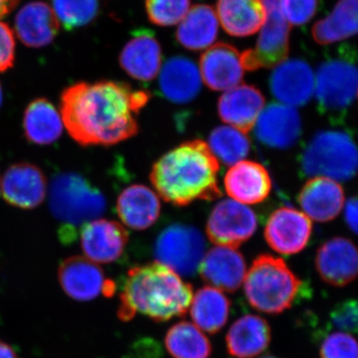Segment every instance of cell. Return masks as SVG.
I'll return each instance as SVG.
<instances>
[{
    "mask_svg": "<svg viewBox=\"0 0 358 358\" xmlns=\"http://www.w3.org/2000/svg\"><path fill=\"white\" fill-rule=\"evenodd\" d=\"M150 94L122 82H79L63 91L64 129L82 147H112L138 133L136 119Z\"/></svg>",
    "mask_w": 358,
    "mask_h": 358,
    "instance_id": "6da1fadb",
    "label": "cell"
},
{
    "mask_svg": "<svg viewBox=\"0 0 358 358\" xmlns=\"http://www.w3.org/2000/svg\"><path fill=\"white\" fill-rule=\"evenodd\" d=\"M220 164L205 141H185L166 152L152 166L150 181L164 201L186 206L221 196Z\"/></svg>",
    "mask_w": 358,
    "mask_h": 358,
    "instance_id": "7a4b0ae2",
    "label": "cell"
},
{
    "mask_svg": "<svg viewBox=\"0 0 358 358\" xmlns=\"http://www.w3.org/2000/svg\"><path fill=\"white\" fill-rule=\"evenodd\" d=\"M192 286L159 262L131 268L121 293L120 320L143 315L155 322L182 317L189 310Z\"/></svg>",
    "mask_w": 358,
    "mask_h": 358,
    "instance_id": "3957f363",
    "label": "cell"
},
{
    "mask_svg": "<svg viewBox=\"0 0 358 358\" xmlns=\"http://www.w3.org/2000/svg\"><path fill=\"white\" fill-rule=\"evenodd\" d=\"M243 284L250 305L259 312L271 315L289 310L303 286L282 259L267 254L254 260Z\"/></svg>",
    "mask_w": 358,
    "mask_h": 358,
    "instance_id": "277c9868",
    "label": "cell"
},
{
    "mask_svg": "<svg viewBox=\"0 0 358 358\" xmlns=\"http://www.w3.org/2000/svg\"><path fill=\"white\" fill-rule=\"evenodd\" d=\"M355 49L341 47L336 56L320 64L315 77L317 109L333 124H343L357 99V69Z\"/></svg>",
    "mask_w": 358,
    "mask_h": 358,
    "instance_id": "5b68a950",
    "label": "cell"
},
{
    "mask_svg": "<svg viewBox=\"0 0 358 358\" xmlns=\"http://www.w3.org/2000/svg\"><path fill=\"white\" fill-rule=\"evenodd\" d=\"M301 173L322 176L334 181H348L357 171V150L350 134L343 131H320L315 134L300 157Z\"/></svg>",
    "mask_w": 358,
    "mask_h": 358,
    "instance_id": "8992f818",
    "label": "cell"
},
{
    "mask_svg": "<svg viewBox=\"0 0 358 358\" xmlns=\"http://www.w3.org/2000/svg\"><path fill=\"white\" fill-rule=\"evenodd\" d=\"M49 204L56 219L72 230L100 217L107 207L103 193L76 173L54 178L49 188Z\"/></svg>",
    "mask_w": 358,
    "mask_h": 358,
    "instance_id": "52a82bcc",
    "label": "cell"
},
{
    "mask_svg": "<svg viewBox=\"0 0 358 358\" xmlns=\"http://www.w3.org/2000/svg\"><path fill=\"white\" fill-rule=\"evenodd\" d=\"M205 250L206 242L197 228L178 223L160 233L154 253L157 262L179 275L189 277L199 270Z\"/></svg>",
    "mask_w": 358,
    "mask_h": 358,
    "instance_id": "ba28073f",
    "label": "cell"
},
{
    "mask_svg": "<svg viewBox=\"0 0 358 358\" xmlns=\"http://www.w3.org/2000/svg\"><path fill=\"white\" fill-rule=\"evenodd\" d=\"M266 17L255 48L241 54L244 70L255 71L281 64L289 53L291 25L282 15L279 0H262Z\"/></svg>",
    "mask_w": 358,
    "mask_h": 358,
    "instance_id": "9c48e42d",
    "label": "cell"
},
{
    "mask_svg": "<svg viewBox=\"0 0 358 358\" xmlns=\"http://www.w3.org/2000/svg\"><path fill=\"white\" fill-rule=\"evenodd\" d=\"M258 227L255 212L233 199L219 202L206 225V234L217 246L237 249L253 236Z\"/></svg>",
    "mask_w": 358,
    "mask_h": 358,
    "instance_id": "30bf717a",
    "label": "cell"
},
{
    "mask_svg": "<svg viewBox=\"0 0 358 358\" xmlns=\"http://www.w3.org/2000/svg\"><path fill=\"white\" fill-rule=\"evenodd\" d=\"M58 279L66 294L79 301H92L100 294L110 296L117 289L98 264L86 257H70L63 261L59 267Z\"/></svg>",
    "mask_w": 358,
    "mask_h": 358,
    "instance_id": "8fae6325",
    "label": "cell"
},
{
    "mask_svg": "<svg viewBox=\"0 0 358 358\" xmlns=\"http://www.w3.org/2000/svg\"><path fill=\"white\" fill-rule=\"evenodd\" d=\"M312 233V220L305 213L291 207H282L271 214L264 234L275 252L292 256L308 246Z\"/></svg>",
    "mask_w": 358,
    "mask_h": 358,
    "instance_id": "7c38bea8",
    "label": "cell"
},
{
    "mask_svg": "<svg viewBox=\"0 0 358 358\" xmlns=\"http://www.w3.org/2000/svg\"><path fill=\"white\" fill-rule=\"evenodd\" d=\"M47 179L38 166L20 162L9 166L0 179V192L7 203L21 209H34L46 199Z\"/></svg>",
    "mask_w": 358,
    "mask_h": 358,
    "instance_id": "4fadbf2b",
    "label": "cell"
},
{
    "mask_svg": "<svg viewBox=\"0 0 358 358\" xmlns=\"http://www.w3.org/2000/svg\"><path fill=\"white\" fill-rule=\"evenodd\" d=\"M80 242L87 259L96 264L115 262L124 253L129 234L121 223L96 218L84 224Z\"/></svg>",
    "mask_w": 358,
    "mask_h": 358,
    "instance_id": "5bb4252c",
    "label": "cell"
},
{
    "mask_svg": "<svg viewBox=\"0 0 358 358\" xmlns=\"http://www.w3.org/2000/svg\"><path fill=\"white\" fill-rule=\"evenodd\" d=\"M315 74L301 59H289L275 66L270 77V90L278 102L296 108L310 102L315 94Z\"/></svg>",
    "mask_w": 358,
    "mask_h": 358,
    "instance_id": "9a60e30c",
    "label": "cell"
},
{
    "mask_svg": "<svg viewBox=\"0 0 358 358\" xmlns=\"http://www.w3.org/2000/svg\"><path fill=\"white\" fill-rule=\"evenodd\" d=\"M254 128L256 138L263 145L275 150H287L300 138L301 120L296 108L272 103L264 108Z\"/></svg>",
    "mask_w": 358,
    "mask_h": 358,
    "instance_id": "2e32d148",
    "label": "cell"
},
{
    "mask_svg": "<svg viewBox=\"0 0 358 358\" xmlns=\"http://www.w3.org/2000/svg\"><path fill=\"white\" fill-rule=\"evenodd\" d=\"M315 267L327 284L345 287L355 281L357 275V247L346 238H333L317 250Z\"/></svg>",
    "mask_w": 358,
    "mask_h": 358,
    "instance_id": "e0dca14e",
    "label": "cell"
},
{
    "mask_svg": "<svg viewBox=\"0 0 358 358\" xmlns=\"http://www.w3.org/2000/svg\"><path fill=\"white\" fill-rule=\"evenodd\" d=\"M202 81L214 91H227L238 86L243 79L241 54L229 44L210 47L200 59Z\"/></svg>",
    "mask_w": 358,
    "mask_h": 358,
    "instance_id": "ac0fdd59",
    "label": "cell"
},
{
    "mask_svg": "<svg viewBox=\"0 0 358 358\" xmlns=\"http://www.w3.org/2000/svg\"><path fill=\"white\" fill-rule=\"evenodd\" d=\"M202 279L213 288L235 292L243 285L246 263L237 249L217 246L205 254L199 265Z\"/></svg>",
    "mask_w": 358,
    "mask_h": 358,
    "instance_id": "d6986e66",
    "label": "cell"
},
{
    "mask_svg": "<svg viewBox=\"0 0 358 358\" xmlns=\"http://www.w3.org/2000/svg\"><path fill=\"white\" fill-rule=\"evenodd\" d=\"M298 200L303 213L310 220L329 222L343 210L345 192L338 181L315 176L301 188Z\"/></svg>",
    "mask_w": 358,
    "mask_h": 358,
    "instance_id": "ffe728a7",
    "label": "cell"
},
{
    "mask_svg": "<svg viewBox=\"0 0 358 358\" xmlns=\"http://www.w3.org/2000/svg\"><path fill=\"white\" fill-rule=\"evenodd\" d=\"M224 186L231 199L245 205L257 204L267 199L272 181L262 164L242 160L230 167Z\"/></svg>",
    "mask_w": 358,
    "mask_h": 358,
    "instance_id": "44dd1931",
    "label": "cell"
},
{
    "mask_svg": "<svg viewBox=\"0 0 358 358\" xmlns=\"http://www.w3.org/2000/svg\"><path fill=\"white\" fill-rule=\"evenodd\" d=\"M264 108L263 94L250 85H238L227 90L218 101V114L221 120L244 134L254 128Z\"/></svg>",
    "mask_w": 358,
    "mask_h": 358,
    "instance_id": "7402d4cb",
    "label": "cell"
},
{
    "mask_svg": "<svg viewBox=\"0 0 358 358\" xmlns=\"http://www.w3.org/2000/svg\"><path fill=\"white\" fill-rule=\"evenodd\" d=\"M162 48L154 33L138 30L124 47L120 55L122 69L141 82L152 81L162 68Z\"/></svg>",
    "mask_w": 358,
    "mask_h": 358,
    "instance_id": "603a6c76",
    "label": "cell"
},
{
    "mask_svg": "<svg viewBox=\"0 0 358 358\" xmlns=\"http://www.w3.org/2000/svg\"><path fill=\"white\" fill-rule=\"evenodd\" d=\"M159 89L167 100L187 103L194 100L202 88L199 66L190 59L176 56L160 68Z\"/></svg>",
    "mask_w": 358,
    "mask_h": 358,
    "instance_id": "cb8c5ba5",
    "label": "cell"
},
{
    "mask_svg": "<svg viewBox=\"0 0 358 358\" xmlns=\"http://www.w3.org/2000/svg\"><path fill=\"white\" fill-rule=\"evenodd\" d=\"M59 24L53 9L41 1L26 4L15 17L18 38L31 48H41L50 44L58 34Z\"/></svg>",
    "mask_w": 358,
    "mask_h": 358,
    "instance_id": "d4e9b609",
    "label": "cell"
},
{
    "mask_svg": "<svg viewBox=\"0 0 358 358\" xmlns=\"http://www.w3.org/2000/svg\"><path fill=\"white\" fill-rule=\"evenodd\" d=\"M160 200L154 190L134 185L122 190L117 200V212L124 225L143 231L152 227L160 215Z\"/></svg>",
    "mask_w": 358,
    "mask_h": 358,
    "instance_id": "484cf974",
    "label": "cell"
},
{
    "mask_svg": "<svg viewBox=\"0 0 358 358\" xmlns=\"http://www.w3.org/2000/svg\"><path fill=\"white\" fill-rule=\"evenodd\" d=\"M271 341L270 326L255 315H246L231 326L226 345L231 357L253 358L267 350Z\"/></svg>",
    "mask_w": 358,
    "mask_h": 358,
    "instance_id": "4316f807",
    "label": "cell"
},
{
    "mask_svg": "<svg viewBox=\"0 0 358 358\" xmlns=\"http://www.w3.org/2000/svg\"><path fill=\"white\" fill-rule=\"evenodd\" d=\"M216 9L219 22L232 36H250L258 32L265 21L262 0H218Z\"/></svg>",
    "mask_w": 358,
    "mask_h": 358,
    "instance_id": "83f0119b",
    "label": "cell"
},
{
    "mask_svg": "<svg viewBox=\"0 0 358 358\" xmlns=\"http://www.w3.org/2000/svg\"><path fill=\"white\" fill-rule=\"evenodd\" d=\"M23 129L25 138L30 143L49 145L61 138L64 124L55 106L47 99L38 98L25 109Z\"/></svg>",
    "mask_w": 358,
    "mask_h": 358,
    "instance_id": "f1b7e54d",
    "label": "cell"
},
{
    "mask_svg": "<svg viewBox=\"0 0 358 358\" xmlns=\"http://www.w3.org/2000/svg\"><path fill=\"white\" fill-rule=\"evenodd\" d=\"M219 20L211 6L200 4L192 7L179 23L176 38L189 50L209 48L217 38Z\"/></svg>",
    "mask_w": 358,
    "mask_h": 358,
    "instance_id": "f546056e",
    "label": "cell"
},
{
    "mask_svg": "<svg viewBox=\"0 0 358 358\" xmlns=\"http://www.w3.org/2000/svg\"><path fill=\"white\" fill-rule=\"evenodd\" d=\"M189 310L193 324L200 331L214 334L229 319L230 301L221 289L206 286L193 294Z\"/></svg>",
    "mask_w": 358,
    "mask_h": 358,
    "instance_id": "4dcf8cb0",
    "label": "cell"
},
{
    "mask_svg": "<svg viewBox=\"0 0 358 358\" xmlns=\"http://www.w3.org/2000/svg\"><path fill=\"white\" fill-rule=\"evenodd\" d=\"M357 33V0H339L333 13L313 28V37L327 45L350 38Z\"/></svg>",
    "mask_w": 358,
    "mask_h": 358,
    "instance_id": "1f68e13d",
    "label": "cell"
},
{
    "mask_svg": "<svg viewBox=\"0 0 358 358\" xmlns=\"http://www.w3.org/2000/svg\"><path fill=\"white\" fill-rule=\"evenodd\" d=\"M167 352L173 358H209L212 348L203 331L189 322H180L167 331Z\"/></svg>",
    "mask_w": 358,
    "mask_h": 358,
    "instance_id": "d6a6232c",
    "label": "cell"
},
{
    "mask_svg": "<svg viewBox=\"0 0 358 358\" xmlns=\"http://www.w3.org/2000/svg\"><path fill=\"white\" fill-rule=\"evenodd\" d=\"M207 145L217 160L230 166L246 159L251 148V143L246 134L231 126L214 129Z\"/></svg>",
    "mask_w": 358,
    "mask_h": 358,
    "instance_id": "836d02e7",
    "label": "cell"
},
{
    "mask_svg": "<svg viewBox=\"0 0 358 358\" xmlns=\"http://www.w3.org/2000/svg\"><path fill=\"white\" fill-rule=\"evenodd\" d=\"M56 17L66 29L88 24L99 10L98 0H52Z\"/></svg>",
    "mask_w": 358,
    "mask_h": 358,
    "instance_id": "e575fe53",
    "label": "cell"
},
{
    "mask_svg": "<svg viewBox=\"0 0 358 358\" xmlns=\"http://www.w3.org/2000/svg\"><path fill=\"white\" fill-rule=\"evenodd\" d=\"M148 18L155 24L173 26L185 17L190 9V0H147Z\"/></svg>",
    "mask_w": 358,
    "mask_h": 358,
    "instance_id": "d590c367",
    "label": "cell"
},
{
    "mask_svg": "<svg viewBox=\"0 0 358 358\" xmlns=\"http://www.w3.org/2000/svg\"><path fill=\"white\" fill-rule=\"evenodd\" d=\"M357 343L352 334L338 331L329 334L320 345V358H357Z\"/></svg>",
    "mask_w": 358,
    "mask_h": 358,
    "instance_id": "8d00e7d4",
    "label": "cell"
},
{
    "mask_svg": "<svg viewBox=\"0 0 358 358\" xmlns=\"http://www.w3.org/2000/svg\"><path fill=\"white\" fill-rule=\"evenodd\" d=\"M280 9L289 25H305L317 11L319 0H279Z\"/></svg>",
    "mask_w": 358,
    "mask_h": 358,
    "instance_id": "74e56055",
    "label": "cell"
},
{
    "mask_svg": "<svg viewBox=\"0 0 358 358\" xmlns=\"http://www.w3.org/2000/svg\"><path fill=\"white\" fill-rule=\"evenodd\" d=\"M331 320L336 329L343 333L357 331V303L355 300L341 301L331 313Z\"/></svg>",
    "mask_w": 358,
    "mask_h": 358,
    "instance_id": "f35d334b",
    "label": "cell"
},
{
    "mask_svg": "<svg viewBox=\"0 0 358 358\" xmlns=\"http://www.w3.org/2000/svg\"><path fill=\"white\" fill-rule=\"evenodd\" d=\"M15 59V40L10 28L0 22V72L10 69Z\"/></svg>",
    "mask_w": 358,
    "mask_h": 358,
    "instance_id": "ab89813d",
    "label": "cell"
},
{
    "mask_svg": "<svg viewBox=\"0 0 358 358\" xmlns=\"http://www.w3.org/2000/svg\"><path fill=\"white\" fill-rule=\"evenodd\" d=\"M345 207V222L353 233L357 231V197H352L343 205Z\"/></svg>",
    "mask_w": 358,
    "mask_h": 358,
    "instance_id": "60d3db41",
    "label": "cell"
},
{
    "mask_svg": "<svg viewBox=\"0 0 358 358\" xmlns=\"http://www.w3.org/2000/svg\"><path fill=\"white\" fill-rule=\"evenodd\" d=\"M18 3V0H0V18L6 16Z\"/></svg>",
    "mask_w": 358,
    "mask_h": 358,
    "instance_id": "b9f144b4",
    "label": "cell"
},
{
    "mask_svg": "<svg viewBox=\"0 0 358 358\" xmlns=\"http://www.w3.org/2000/svg\"><path fill=\"white\" fill-rule=\"evenodd\" d=\"M0 358H18L17 355L10 345L0 341Z\"/></svg>",
    "mask_w": 358,
    "mask_h": 358,
    "instance_id": "7bdbcfd3",
    "label": "cell"
},
{
    "mask_svg": "<svg viewBox=\"0 0 358 358\" xmlns=\"http://www.w3.org/2000/svg\"><path fill=\"white\" fill-rule=\"evenodd\" d=\"M2 101H3V92H2L1 84H0V107H1Z\"/></svg>",
    "mask_w": 358,
    "mask_h": 358,
    "instance_id": "ee69618b",
    "label": "cell"
},
{
    "mask_svg": "<svg viewBox=\"0 0 358 358\" xmlns=\"http://www.w3.org/2000/svg\"><path fill=\"white\" fill-rule=\"evenodd\" d=\"M262 358H275V357H262Z\"/></svg>",
    "mask_w": 358,
    "mask_h": 358,
    "instance_id": "f6af8a7d",
    "label": "cell"
},
{
    "mask_svg": "<svg viewBox=\"0 0 358 358\" xmlns=\"http://www.w3.org/2000/svg\"><path fill=\"white\" fill-rule=\"evenodd\" d=\"M0 179H1V178H0Z\"/></svg>",
    "mask_w": 358,
    "mask_h": 358,
    "instance_id": "bcb514c9",
    "label": "cell"
}]
</instances>
